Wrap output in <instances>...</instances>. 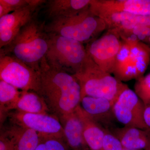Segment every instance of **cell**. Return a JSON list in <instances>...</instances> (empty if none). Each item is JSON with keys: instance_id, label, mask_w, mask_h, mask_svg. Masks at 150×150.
<instances>
[{"instance_id": "52a82bcc", "label": "cell", "mask_w": 150, "mask_h": 150, "mask_svg": "<svg viewBox=\"0 0 150 150\" xmlns=\"http://www.w3.org/2000/svg\"><path fill=\"white\" fill-rule=\"evenodd\" d=\"M0 80L21 91L38 93L40 89L39 71L9 54L0 55Z\"/></svg>"}, {"instance_id": "2e32d148", "label": "cell", "mask_w": 150, "mask_h": 150, "mask_svg": "<svg viewBox=\"0 0 150 150\" xmlns=\"http://www.w3.org/2000/svg\"><path fill=\"white\" fill-rule=\"evenodd\" d=\"M12 143L15 150H35L40 136L31 129L11 123L2 131Z\"/></svg>"}, {"instance_id": "603a6c76", "label": "cell", "mask_w": 150, "mask_h": 150, "mask_svg": "<svg viewBox=\"0 0 150 150\" xmlns=\"http://www.w3.org/2000/svg\"><path fill=\"white\" fill-rule=\"evenodd\" d=\"M123 149L119 140L110 131L106 130L101 150H123Z\"/></svg>"}, {"instance_id": "8992f818", "label": "cell", "mask_w": 150, "mask_h": 150, "mask_svg": "<svg viewBox=\"0 0 150 150\" xmlns=\"http://www.w3.org/2000/svg\"><path fill=\"white\" fill-rule=\"evenodd\" d=\"M48 34V48L45 56L46 61L52 67L74 74L88 56L83 43L54 33Z\"/></svg>"}, {"instance_id": "3957f363", "label": "cell", "mask_w": 150, "mask_h": 150, "mask_svg": "<svg viewBox=\"0 0 150 150\" xmlns=\"http://www.w3.org/2000/svg\"><path fill=\"white\" fill-rule=\"evenodd\" d=\"M81 89V98L89 96L106 98L115 103L128 87L111 74L104 71L88 56L81 69L74 74Z\"/></svg>"}, {"instance_id": "d6986e66", "label": "cell", "mask_w": 150, "mask_h": 150, "mask_svg": "<svg viewBox=\"0 0 150 150\" xmlns=\"http://www.w3.org/2000/svg\"><path fill=\"white\" fill-rule=\"evenodd\" d=\"M14 110L30 113L49 114L50 112L44 98L33 91H22Z\"/></svg>"}, {"instance_id": "d4e9b609", "label": "cell", "mask_w": 150, "mask_h": 150, "mask_svg": "<svg viewBox=\"0 0 150 150\" xmlns=\"http://www.w3.org/2000/svg\"><path fill=\"white\" fill-rule=\"evenodd\" d=\"M0 150H15L12 143L2 132L0 136Z\"/></svg>"}, {"instance_id": "7402d4cb", "label": "cell", "mask_w": 150, "mask_h": 150, "mask_svg": "<svg viewBox=\"0 0 150 150\" xmlns=\"http://www.w3.org/2000/svg\"><path fill=\"white\" fill-rule=\"evenodd\" d=\"M135 92L144 105L150 103V73L137 80Z\"/></svg>"}, {"instance_id": "ac0fdd59", "label": "cell", "mask_w": 150, "mask_h": 150, "mask_svg": "<svg viewBox=\"0 0 150 150\" xmlns=\"http://www.w3.org/2000/svg\"><path fill=\"white\" fill-rule=\"evenodd\" d=\"M91 0H50L47 4L46 13L49 18L68 16L89 8Z\"/></svg>"}, {"instance_id": "5b68a950", "label": "cell", "mask_w": 150, "mask_h": 150, "mask_svg": "<svg viewBox=\"0 0 150 150\" xmlns=\"http://www.w3.org/2000/svg\"><path fill=\"white\" fill-rule=\"evenodd\" d=\"M122 45L117 55L113 74L122 81L144 76L150 60V47L137 38L121 37Z\"/></svg>"}, {"instance_id": "5bb4252c", "label": "cell", "mask_w": 150, "mask_h": 150, "mask_svg": "<svg viewBox=\"0 0 150 150\" xmlns=\"http://www.w3.org/2000/svg\"><path fill=\"white\" fill-rule=\"evenodd\" d=\"M64 130V139L71 150H90L83 135L82 122L75 110L59 118Z\"/></svg>"}, {"instance_id": "ffe728a7", "label": "cell", "mask_w": 150, "mask_h": 150, "mask_svg": "<svg viewBox=\"0 0 150 150\" xmlns=\"http://www.w3.org/2000/svg\"><path fill=\"white\" fill-rule=\"evenodd\" d=\"M21 91L10 84L0 80V118L3 123L10 111L14 109Z\"/></svg>"}, {"instance_id": "7a4b0ae2", "label": "cell", "mask_w": 150, "mask_h": 150, "mask_svg": "<svg viewBox=\"0 0 150 150\" xmlns=\"http://www.w3.org/2000/svg\"><path fill=\"white\" fill-rule=\"evenodd\" d=\"M45 25L33 19L22 28L9 45L1 48L0 55H12L39 71L40 62L48 48V34Z\"/></svg>"}, {"instance_id": "83f0119b", "label": "cell", "mask_w": 150, "mask_h": 150, "mask_svg": "<svg viewBox=\"0 0 150 150\" xmlns=\"http://www.w3.org/2000/svg\"><path fill=\"white\" fill-rule=\"evenodd\" d=\"M145 150H150V145L149 146V147H148L147 149H146Z\"/></svg>"}, {"instance_id": "6da1fadb", "label": "cell", "mask_w": 150, "mask_h": 150, "mask_svg": "<svg viewBox=\"0 0 150 150\" xmlns=\"http://www.w3.org/2000/svg\"><path fill=\"white\" fill-rule=\"evenodd\" d=\"M39 73L38 93L50 111L59 118L74 111L80 103L81 89L74 75L52 67L45 56L40 62Z\"/></svg>"}, {"instance_id": "9c48e42d", "label": "cell", "mask_w": 150, "mask_h": 150, "mask_svg": "<svg viewBox=\"0 0 150 150\" xmlns=\"http://www.w3.org/2000/svg\"><path fill=\"white\" fill-rule=\"evenodd\" d=\"M145 105L135 91L129 87L120 95L113 107L115 119L124 126L136 127L147 131L150 129L144 119Z\"/></svg>"}, {"instance_id": "4316f807", "label": "cell", "mask_w": 150, "mask_h": 150, "mask_svg": "<svg viewBox=\"0 0 150 150\" xmlns=\"http://www.w3.org/2000/svg\"><path fill=\"white\" fill-rule=\"evenodd\" d=\"M13 12V10L7 6L0 4V18L8 14Z\"/></svg>"}, {"instance_id": "9a60e30c", "label": "cell", "mask_w": 150, "mask_h": 150, "mask_svg": "<svg viewBox=\"0 0 150 150\" xmlns=\"http://www.w3.org/2000/svg\"><path fill=\"white\" fill-rule=\"evenodd\" d=\"M110 131L119 140L123 149L145 150L150 145V134L142 129L124 126L115 127Z\"/></svg>"}, {"instance_id": "277c9868", "label": "cell", "mask_w": 150, "mask_h": 150, "mask_svg": "<svg viewBox=\"0 0 150 150\" xmlns=\"http://www.w3.org/2000/svg\"><path fill=\"white\" fill-rule=\"evenodd\" d=\"M106 28L104 21L94 14L89 8L72 15L51 19L45 25L47 33L57 34L82 43L95 37Z\"/></svg>"}, {"instance_id": "cb8c5ba5", "label": "cell", "mask_w": 150, "mask_h": 150, "mask_svg": "<svg viewBox=\"0 0 150 150\" xmlns=\"http://www.w3.org/2000/svg\"><path fill=\"white\" fill-rule=\"evenodd\" d=\"M0 4L7 6L13 11L28 6L27 0H0Z\"/></svg>"}, {"instance_id": "f1b7e54d", "label": "cell", "mask_w": 150, "mask_h": 150, "mask_svg": "<svg viewBox=\"0 0 150 150\" xmlns=\"http://www.w3.org/2000/svg\"><path fill=\"white\" fill-rule=\"evenodd\" d=\"M123 150H138L128 149H123Z\"/></svg>"}, {"instance_id": "e0dca14e", "label": "cell", "mask_w": 150, "mask_h": 150, "mask_svg": "<svg viewBox=\"0 0 150 150\" xmlns=\"http://www.w3.org/2000/svg\"><path fill=\"white\" fill-rule=\"evenodd\" d=\"M76 111L82 122L84 137L90 150H101L107 130L87 114L80 104Z\"/></svg>"}, {"instance_id": "4fadbf2b", "label": "cell", "mask_w": 150, "mask_h": 150, "mask_svg": "<svg viewBox=\"0 0 150 150\" xmlns=\"http://www.w3.org/2000/svg\"><path fill=\"white\" fill-rule=\"evenodd\" d=\"M89 8L93 14L119 11L138 16L150 15V0H91Z\"/></svg>"}, {"instance_id": "484cf974", "label": "cell", "mask_w": 150, "mask_h": 150, "mask_svg": "<svg viewBox=\"0 0 150 150\" xmlns=\"http://www.w3.org/2000/svg\"><path fill=\"white\" fill-rule=\"evenodd\" d=\"M144 119L147 126L150 129V103L145 105Z\"/></svg>"}, {"instance_id": "ba28073f", "label": "cell", "mask_w": 150, "mask_h": 150, "mask_svg": "<svg viewBox=\"0 0 150 150\" xmlns=\"http://www.w3.org/2000/svg\"><path fill=\"white\" fill-rule=\"evenodd\" d=\"M122 39L115 30L94 40L86 47L93 62L106 72L113 74L117 55L122 45Z\"/></svg>"}, {"instance_id": "8fae6325", "label": "cell", "mask_w": 150, "mask_h": 150, "mask_svg": "<svg viewBox=\"0 0 150 150\" xmlns=\"http://www.w3.org/2000/svg\"><path fill=\"white\" fill-rule=\"evenodd\" d=\"M35 9L29 5L0 18V48L9 45L25 25L33 19Z\"/></svg>"}, {"instance_id": "7c38bea8", "label": "cell", "mask_w": 150, "mask_h": 150, "mask_svg": "<svg viewBox=\"0 0 150 150\" xmlns=\"http://www.w3.org/2000/svg\"><path fill=\"white\" fill-rule=\"evenodd\" d=\"M115 103L106 98L86 96L81 98V107L95 121L106 130L110 131L115 126L113 107Z\"/></svg>"}, {"instance_id": "30bf717a", "label": "cell", "mask_w": 150, "mask_h": 150, "mask_svg": "<svg viewBox=\"0 0 150 150\" xmlns=\"http://www.w3.org/2000/svg\"><path fill=\"white\" fill-rule=\"evenodd\" d=\"M11 123L26 127L40 136H50L64 139V130L59 118L55 115L27 113L15 110L8 116Z\"/></svg>"}, {"instance_id": "44dd1931", "label": "cell", "mask_w": 150, "mask_h": 150, "mask_svg": "<svg viewBox=\"0 0 150 150\" xmlns=\"http://www.w3.org/2000/svg\"><path fill=\"white\" fill-rule=\"evenodd\" d=\"M40 136V142L35 150H70L64 138Z\"/></svg>"}]
</instances>
